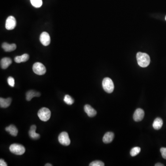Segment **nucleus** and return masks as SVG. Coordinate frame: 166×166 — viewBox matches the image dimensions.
Instances as JSON below:
<instances>
[{
    "mask_svg": "<svg viewBox=\"0 0 166 166\" xmlns=\"http://www.w3.org/2000/svg\"><path fill=\"white\" fill-rule=\"evenodd\" d=\"M137 60L138 65L142 68H146L148 66L150 62L149 55L144 53H138L137 54Z\"/></svg>",
    "mask_w": 166,
    "mask_h": 166,
    "instance_id": "nucleus-1",
    "label": "nucleus"
},
{
    "mask_svg": "<svg viewBox=\"0 0 166 166\" xmlns=\"http://www.w3.org/2000/svg\"><path fill=\"white\" fill-rule=\"evenodd\" d=\"M102 87L105 91L111 93L114 90V84L113 81L109 78H105L102 81Z\"/></svg>",
    "mask_w": 166,
    "mask_h": 166,
    "instance_id": "nucleus-2",
    "label": "nucleus"
},
{
    "mask_svg": "<svg viewBox=\"0 0 166 166\" xmlns=\"http://www.w3.org/2000/svg\"><path fill=\"white\" fill-rule=\"evenodd\" d=\"M9 150L12 153L17 155H22L26 151L25 148L23 145L17 144H11L9 147Z\"/></svg>",
    "mask_w": 166,
    "mask_h": 166,
    "instance_id": "nucleus-3",
    "label": "nucleus"
},
{
    "mask_svg": "<svg viewBox=\"0 0 166 166\" xmlns=\"http://www.w3.org/2000/svg\"><path fill=\"white\" fill-rule=\"evenodd\" d=\"M37 115L41 121H47L50 119L51 116V111L49 108H43L39 111Z\"/></svg>",
    "mask_w": 166,
    "mask_h": 166,
    "instance_id": "nucleus-4",
    "label": "nucleus"
},
{
    "mask_svg": "<svg viewBox=\"0 0 166 166\" xmlns=\"http://www.w3.org/2000/svg\"><path fill=\"white\" fill-rule=\"evenodd\" d=\"M34 73L39 75H43L46 72V69L43 64L40 62L34 63L33 67Z\"/></svg>",
    "mask_w": 166,
    "mask_h": 166,
    "instance_id": "nucleus-5",
    "label": "nucleus"
},
{
    "mask_svg": "<svg viewBox=\"0 0 166 166\" xmlns=\"http://www.w3.org/2000/svg\"><path fill=\"white\" fill-rule=\"evenodd\" d=\"M58 140L60 144L64 146L70 145L71 141L69 137L68 134L66 132L63 131L60 134L58 137Z\"/></svg>",
    "mask_w": 166,
    "mask_h": 166,
    "instance_id": "nucleus-6",
    "label": "nucleus"
},
{
    "mask_svg": "<svg viewBox=\"0 0 166 166\" xmlns=\"http://www.w3.org/2000/svg\"><path fill=\"white\" fill-rule=\"evenodd\" d=\"M16 26V21L15 18L13 16H10L6 20L5 27L7 30H12Z\"/></svg>",
    "mask_w": 166,
    "mask_h": 166,
    "instance_id": "nucleus-7",
    "label": "nucleus"
},
{
    "mask_svg": "<svg viewBox=\"0 0 166 166\" xmlns=\"http://www.w3.org/2000/svg\"><path fill=\"white\" fill-rule=\"evenodd\" d=\"M40 41L43 45H49L50 43V37L49 33L45 31L42 33L40 36Z\"/></svg>",
    "mask_w": 166,
    "mask_h": 166,
    "instance_id": "nucleus-8",
    "label": "nucleus"
},
{
    "mask_svg": "<svg viewBox=\"0 0 166 166\" xmlns=\"http://www.w3.org/2000/svg\"><path fill=\"white\" fill-rule=\"evenodd\" d=\"M144 112L141 108L136 109L134 113L133 119L136 122H139L143 120L144 117Z\"/></svg>",
    "mask_w": 166,
    "mask_h": 166,
    "instance_id": "nucleus-9",
    "label": "nucleus"
},
{
    "mask_svg": "<svg viewBox=\"0 0 166 166\" xmlns=\"http://www.w3.org/2000/svg\"><path fill=\"white\" fill-rule=\"evenodd\" d=\"M84 110L87 115H88L89 117H93L95 116L96 115V111L95 109L93 108L91 105L86 104L84 107Z\"/></svg>",
    "mask_w": 166,
    "mask_h": 166,
    "instance_id": "nucleus-10",
    "label": "nucleus"
},
{
    "mask_svg": "<svg viewBox=\"0 0 166 166\" xmlns=\"http://www.w3.org/2000/svg\"><path fill=\"white\" fill-rule=\"evenodd\" d=\"M12 60L10 58L8 57L3 58L1 60V68L6 69L12 64Z\"/></svg>",
    "mask_w": 166,
    "mask_h": 166,
    "instance_id": "nucleus-11",
    "label": "nucleus"
},
{
    "mask_svg": "<svg viewBox=\"0 0 166 166\" xmlns=\"http://www.w3.org/2000/svg\"><path fill=\"white\" fill-rule=\"evenodd\" d=\"M37 127L35 125H31L29 131V136L33 140H37L40 138V135L36 132Z\"/></svg>",
    "mask_w": 166,
    "mask_h": 166,
    "instance_id": "nucleus-12",
    "label": "nucleus"
},
{
    "mask_svg": "<svg viewBox=\"0 0 166 166\" xmlns=\"http://www.w3.org/2000/svg\"><path fill=\"white\" fill-rule=\"evenodd\" d=\"M114 134L112 132H107L105 134L102 141L105 144H108L112 142L114 140Z\"/></svg>",
    "mask_w": 166,
    "mask_h": 166,
    "instance_id": "nucleus-13",
    "label": "nucleus"
},
{
    "mask_svg": "<svg viewBox=\"0 0 166 166\" xmlns=\"http://www.w3.org/2000/svg\"><path fill=\"white\" fill-rule=\"evenodd\" d=\"M41 94L39 92L33 90H30L27 92L26 94V98L28 101H30L33 97H39Z\"/></svg>",
    "mask_w": 166,
    "mask_h": 166,
    "instance_id": "nucleus-14",
    "label": "nucleus"
},
{
    "mask_svg": "<svg viewBox=\"0 0 166 166\" xmlns=\"http://www.w3.org/2000/svg\"><path fill=\"white\" fill-rule=\"evenodd\" d=\"M11 102H12V99L11 98L4 99L1 98L0 107L2 108H7L10 105Z\"/></svg>",
    "mask_w": 166,
    "mask_h": 166,
    "instance_id": "nucleus-15",
    "label": "nucleus"
},
{
    "mask_svg": "<svg viewBox=\"0 0 166 166\" xmlns=\"http://www.w3.org/2000/svg\"><path fill=\"white\" fill-rule=\"evenodd\" d=\"M16 45L14 43L9 44L7 43H4L2 44V48L6 52H11L14 51L16 49Z\"/></svg>",
    "mask_w": 166,
    "mask_h": 166,
    "instance_id": "nucleus-16",
    "label": "nucleus"
},
{
    "mask_svg": "<svg viewBox=\"0 0 166 166\" xmlns=\"http://www.w3.org/2000/svg\"><path fill=\"white\" fill-rule=\"evenodd\" d=\"M6 131L9 133L10 135L13 136H16L18 132V130L16 127L13 125H11L5 128Z\"/></svg>",
    "mask_w": 166,
    "mask_h": 166,
    "instance_id": "nucleus-17",
    "label": "nucleus"
},
{
    "mask_svg": "<svg viewBox=\"0 0 166 166\" xmlns=\"http://www.w3.org/2000/svg\"><path fill=\"white\" fill-rule=\"evenodd\" d=\"M29 56L27 54H24L22 56H17L14 58V61L17 63L26 62L29 60Z\"/></svg>",
    "mask_w": 166,
    "mask_h": 166,
    "instance_id": "nucleus-18",
    "label": "nucleus"
},
{
    "mask_svg": "<svg viewBox=\"0 0 166 166\" xmlns=\"http://www.w3.org/2000/svg\"><path fill=\"white\" fill-rule=\"evenodd\" d=\"M163 125V121L161 118H157L154 121L153 127L155 130L160 129Z\"/></svg>",
    "mask_w": 166,
    "mask_h": 166,
    "instance_id": "nucleus-19",
    "label": "nucleus"
},
{
    "mask_svg": "<svg viewBox=\"0 0 166 166\" xmlns=\"http://www.w3.org/2000/svg\"><path fill=\"white\" fill-rule=\"evenodd\" d=\"M141 151V148L139 147H135L131 150L130 154L131 157H134L137 156Z\"/></svg>",
    "mask_w": 166,
    "mask_h": 166,
    "instance_id": "nucleus-20",
    "label": "nucleus"
},
{
    "mask_svg": "<svg viewBox=\"0 0 166 166\" xmlns=\"http://www.w3.org/2000/svg\"><path fill=\"white\" fill-rule=\"evenodd\" d=\"M30 3L33 6L37 8L41 7L43 4L42 0H30Z\"/></svg>",
    "mask_w": 166,
    "mask_h": 166,
    "instance_id": "nucleus-21",
    "label": "nucleus"
},
{
    "mask_svg": "<svg viewBox=\"0 0 166 166\" xmlns=\"http://www.w3.org/2000/svg\"><path fill=\"white\" fill-rule=\"evenodd\" d=\"M64 101L67 104L71 105L74 103V100L71 96L68 95H65L64 98Z\"/></svg>",
    "mask_w": 166,
    "mask_h": 166,
    "instance_id": "nucleus-22",
    "label": "nucleus"
},
{
    "mask_svg": "<svg viewBox=\"0 0 166 166\" xmlns=\"http://www.w3.org/2000/svg\"><path fill=\"white\" fill-rule=\"evenodd\" d=\"M90 166H104V163L101 161H95L89 164Z\"/></svg>",
    "mask_w": 166,
    "mask_h": 166,
    "instance_id": "nucleus-23",
    "label": "nucleus"
},
{
    "mask_svg": "<svg viewBox=\"0 0 166 166\" xmlns=\"http://www.w3.org/2000/svg\"><path fill=\"white\" fill-rule=\"evenodd\" d=\"M7 82H8V85H9L11 87H14V85H15V81H14V79L13 77H8V79H7Z\"/></svg>",
    "mask_w": 166,
    "mask_h": 166,
    "instance_id": "nucleus-24",
    "label": "nucleus"
},
{
    "mask_svg": "<svg viewBox=\"0 0 166 166\" xmlns=\"http://www.w3.org/2000/svg\"><path fill=\"white\" fill-rule=\"evenodd\" d=\"M161 156L164 159H166V148H161L160 149Z\"/></svg>",
    "mask_w": 166,
    "mask_h": 166,
    "instance_id": "nucleus-25",
    "label": "nucleus"
},
{
    "mask_svg": "<svg viewBox=\"0 0 166 166\" xmlns=\"http://www.w3.org/2000/svg\"><path fill=\"white\" fill-rule=\"evenodd\" d=\"M0 166H7V164L4 161L3 159H1L0 160Z\"/></svg>",
    "mask_w": 166,
    "mask_h": 166,
    "instance_id": "nucleus-26",
    "label": "nucleus"
},
{
    "mask_svg": "<svg viewBox=\"0 0 166 166\" xmlns=\"http://www.w3.org/2000/svg\"><path fill=\"white\" fill-rule=\"evenodd\" d=\"M164 165L163 164L161 163H157L155 164V166H164Z\"/></svg>",
    "mask_w": 166,
    "mask_h": 166,
    "instance_id": "nucleus-27",
    "label": "nucleus"
},
{
    "mask_svg": "<svg viewBox=\"0 0 166 166\" xmlns=\"http://www.w3.org/2000/svg\"><path fill=\"white\" fill-rule=\"evenodd\" d=\"M45 166H52V165H51V164H50L47 163V164H46V165H45Z\"/></svg>",
    "mask_w": 166,
    "mask_h": 166,
    "instance_id": "nucleus-28",
    "label": "nucleus"
},
{
    "mask_svg": "<svg viewBox=\"0 0 166 166\" xmlns=\"http://www.w3.org/2000/svg\"><path fill=\"white\" fill-rule=\"evenodd\" d=\"M165 20H166V17H165Z\"/></svg>",
    "mask_w": 166,
    "mask_h": 166,
    "instance_id": "nucleus-29",
    "label": "nucleus"
}]
</instances>
